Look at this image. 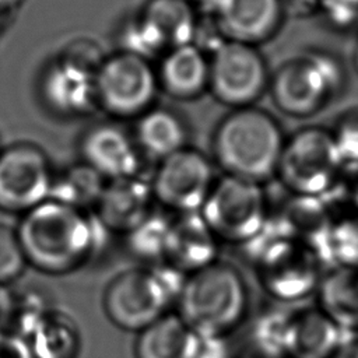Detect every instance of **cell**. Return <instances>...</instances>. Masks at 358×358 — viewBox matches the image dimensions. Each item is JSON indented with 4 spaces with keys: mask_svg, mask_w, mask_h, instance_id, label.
Wrapping results in <instances>:
<instances>
[{
    "mask_svg": "<svg viewBox=\"0 0 358 358\" xmlns=\"http://www.w3.org/2000/svg\"><path fill=\"white\" fill-rule=\"evenodd\" d=\"M83 162L105 180L138 175L140 148L134 137L115 123H98L87 129L80 141Z\"/></svg>",
    "mask_w": 358,
    "mask_h": 358,
    "instance_id": "13",
    "label": "cell"
},
{
    "mask_svg": "<svg viewBox=\"0 0 358 358\" xmlns=\"http://www.w3.org/2000/svg\"><path fill=\"white\" fill-rule=\"evenodd\" d=\"M159 87L173 98L193 99L208 90L210 57L194 43L168 50L157 71Z\"/></svg>",
    "mask_w": 358,
    "mask_h": 358,
    "instance_id": "19",
    "label": "cell"
},
{
    "mask_svg": "<svg viewBox=\"0 0 358 358\" xmlns=\"http://www.w3.org/2000/svg\"><path fill=\"white\" fill-rule=\"evenodd\" d=\"M354 66H355V70H357V73H358V45H357L355 55H354Z\"/></svg>",
    "mask_w": 358,
    "mask_h": 358,
    "instance_id": "35",
    "label": "cell"
},
{
    "mask_svg": "<svg viewBox=\"0 0 358 358\" xmlns=\"http://www.w3.org/2000/svg\"><path fill=\"white\" fill-rule=\"evenodd\" d=\"M17 312V291L0 285V331H13Z\"/></svg>",
    "mask_w": 358,
    "mask_h": 358,
    "instance_id": "30",
    "label": "cell"
},
{
    "mask_svg": "<svg viewBox=\"0 0 358 358\" xmlns=\"http://www.w3.org/2000/svg\"><path fill=\"white\" fill-rule=\"evenodd\" d=\"M186 275L165 263L126 268L102 292V309L117 329L138 333L171 312Z\"/></svg>",
    "mask_w": 358,
    "mask_h": 358,
    "instance_id": "4",
    "label": "cell"
},
{
    "mask_svg": "<svg viewBox=\"0 0 358 358\" xmlns=\"http://www.w3.org/2000/svg\"><path fill=\"white\" fill-rule=\"evenodd\" d=\"M326 287L327 316L343 323H358V316L352 303L358 306V277L354 274H338L329 280Z\"/></svg>",
    "mask_w": 358,
    "mask_h": 358,
    "instance_id": "26",
    "label": "cell"
},
{
    "mask_svg": "<svg viewBox=\"0 0 358 358\" xmlns=\"http://www.w3.org/2000/svg\"><path fill=\"white\" fill-rule=\"evenodd\" d=\"M134 134L138 148L159 161L186 148L189 138L183 119L166 108H151L138 116Z\"/></svg>",
    "mask_w": 358,
    "mask_h": 358,
    "instance_id": "20",
    "label": "cell"
},
{
    "mask_svg": "<svg viewBox=\"0 0 358 358\" xmlns=\"http://www.w3.org/2000/svg\"><path fill=\"white\" fill-rule=\"evenodd\" d=\"M94 43H74L42 71L39 92L45 105L62 116H83L96 102L95 73L103 57Z\"/></svg>",
    "mask_w": 358,
    "mask_h": 358,
    "instance_id": "6",
    "label": "cell"
},
{
    "mask_svg": "<svg viewBox=\"0 0 358 358\" xmlns=\"http://www.w3.org/2000/svg\"><path fill=\"white\" fill-rule=\"evenodd\" d=\"M186 1H189L190 4H200V6L206 7L207 11H210L217 0H186Z\"/></svg>",
    "mask_w": 358,
    "mask_h": 358,
    "instance_id": "33",
    "label": "cell"
},
{
    "mask_svg": "<svg viewBox=\"0 0 358 358\" xmlns=\"http://www.w3.org/2000/svg\"><path fill=\"white\" fill-rule=\"evenodd\" d=\"M343 162L358 159V117H351L333 134Z\"/></svg>",
    "mask_w": 358,
    "mask_h": 358,
    "instance_id": "28",
    "label": "cell"
},
{
    "mask_svg": "<svg viewBox=\"0 0 358 358\" xmlns=\"http://www.w3.org/2000/svg\"><path fill=\"white\" fill-rule=\"evenodd\" d=\"M140 15L166 50L194 41L199 18L193 4L186 0H148Z\"/></svg>",
    "mask_w": 358,
    "mask_h": 358,
    "instance_id": "22",
    "label": "cell"
},
{
    "mask_svg": "<svg viewBox=\"0 0 358 358\" xmlns=\"http://www.w3.org/2000/svg\"><path fill=\"white\" fill-rule=\"evenodd\" d=\"M53 171L46 152L29 141L0 150V210L25 214L50 197Z\"/></svg>",
    "mask_w": 358,
    "mask_h": 358,
    "instance_id": "10",
    "label": "cell"
},
{
    "mask_svg": "<svg viewBox=\"0 0 358 358\" xmlns=\"http://www.w3.org/2000/svg\"><path fill=\"white\" fill-rule=\"evenodd\" d=\"M341 81V70L331 57L308 55L281 64L268 85L280 110L305 117L323 108Z\"/></svg>",
    "mask_w": 358,
    "mask_h": 358,
    "instance_id": "7",
    "label": "cell"
},
{
    "mask_svg": "<svg viewBox=\"0 0 358 358\" xmlns=\"http://www.w3.org/2000/svg\"><path fill=\"white\" fill-rule=\"evenodd\" d=\"M337 3L343 4L344 7H351V8H358V0H336Z\"/></svg>",
    "mask_w": 358,
    "mask_h": 358,
    "instance_id": "34",
    "label": "cell"
},
{
    "mask_svg": "<svg viewBox=\"0 0 358 358\" xmlns=\"http://www.w3.org/2000/svg\"><path fill=\"white\" fill-rule=\"evenodd\" d=\"M27 266L15 227L0 222V285L18 280Z\"/></svg>",
    "mask_w": 358,
    "mask_h": 358,
    "instance_id": "27",
    "label": "cell"
},
{
    "mask_svg": "<svg viewBox=\"0 0 358 358\" xmlns=\"http://www.w3.org/2000/svg\"><path fill=\"white\" fill-rule=\"evenodd\" d=\"M215 183L211 161L186 147L164 159L151 179L154 200L175 214L200 213Z\"/></svg>",
    "mask_w": 358,
    "mask_h": 358,
    "instance_id": "12",
    "label": "cell"
},
{
    "mask_svg": "<svg viewBox=\"0 0 358 358\" xmlns=\"http://www.w3.org/2000/svg\"><path fill=\"white\" fill-rule=\"evenodd\" d=\"M22 1L24 0H0V14L7 15L8 13L18 8Z\"/></svg>",
    "mask_w": 358,
    "mask_h": 358,
    "instance_id": "32",
    "label": "cell"
},
{
    "mask_svg": "<svg viewBox=\"0 0 358 358\" xmlns=\"http://www.w3.org/2000/svg\"><path fill=\"white\" fill-rule=\"evenodd\" d=\"M0 150H1V147H0Z\"/></svg>",
    "mask_w": 358,
    "mask_h": 358,
    "instance_id": "37",
    "label": "cell"
},
{
    "mask_svg": "<svg viewBox=\"0 0 358 358\" xmlns=\"http://www.w3.org/2000/svg\"><path fill=\"white\" fill-rule=\"evenodd\" d=\"M200 214L218 241L245 245L268 220L262 183L224 175L215 180Z\"/></svg>",
    "mask_w": 358,
    "mask_h": 358,
    "instance_id": "5",
    "label": "cell"
},
{
    "mask_svg": "<svg viewBox=\"0 0 358 358\" xmlns=\"http://www.w3.org/2000/svg\"><path fill=\"white\" fill-rule=\"evenodd\" d=\"M343 164L333 133L308 127L285 138L277 175L289 190L313 194L333 183Z\"/></svg>",
    "mask_w": 358,
    "mask_h": 358,
    "instance_id": "9",
    "label": "cell"
},
{
    "mask_svg": "<svg viewBox=\"0 0 358 358\" xmlns=\"http://www.w3.org/2000/svg\"><path fill=\"white\" fill-rule=\"evenodd\" d=\"M203 338L176 312H168L137 333L134 358H199Z\"/></svg>",
    "mask_w": 358,
    "mask_h": 358,
    "instance_id": "18",
    "label": "cell"
},
{
    "mask_svg": "<svg viewBox=\"0 0 358 358\" xmlns=\"http://www.w3.org/2000/svg\"><path fill=\"white\" fill-rule=\"evenodd\" d=\"M4 14H0V32H1V28H3V22H4Z\"/></svg>",
    "mask_w": 358,
    "mask_h": 358,
    "instance_id": "36",
    "label": "cell"
},
{
    "mask_svg": "<svg viewBox=\"0 0 358 358\" xmlns=\"http://www.w3.org/2000/svg\"><path fill=\"white\" fill-rule=\"evenodd\" d=\"M256 264L262 287L277 299L301 298L312 285L313 270L288 243L277 241L260 249Z\"/></svg>",
    "mask_w": 358,
    "mask_h": 358,
    "instance_id": "17",
    "label": "cell"
},
{
    "mask_svg": "<svg viewBox=\"0 0 358 358\" xmlns=\"http://www.w3.org/2000/svg\"><path fill=\"white\" fill-rule=\"evenodd\" d=\"M210 13L227 41L256 46L277 32L282 6L281 0H217Z\"/></svg>",
    "mask_w": 358,
    "mask_h": 358,
    "instance_id": "14",
    "label": "cell"
},
{
    "mask_svg": "<svg viewBox=\"0 0 358 358\" xmlns=\"http://www.w3.org/2000/svg\"><path fill=\"white\" fill-rule=\"evenodd\" d=\"M0 358H35L28 341L13 333L0 331Z\"/></svg>",
    "mask_w": 358,
    "mask_h": 358,
    "instance_id": "29",
    "label": "cell"
},
{
    "mask_svg": "<svg viewBox=\"0 0 358 358\" xmlns=\"http://www.w3.org/2000/svg\"><path fill=\"white\" fill-rule=\"evenodd\" d=\"M106 182L98 172L81 161L57 175L55 173L49 199L87 211L90 207H95Z\"/></svg>",
    "mask_w": 358,
    "mask_h": 358,
    "instance_id": "24",
    "label": "cell"
},
{
    "mask_svg": "<svg viewBox=\"0 0 358 358\" xmlns=\"http://www.w3.org/2000/svg\"><path fill=\"white\" fill-rule=\"evenodd\" d=\"M337 345L336 326L326 313H301L288 323L285 351L292 358H323Z\"/></svg>",
    "mask_w": 358,
    "mask_h": 358,
    "instance_id": "23",
    "label": "cell"
},
{
    "mask_svg": "<svg viewBox=\"0 0 358 358\" xmlns=\"http://www.w3.org/2000/svg\"><path fill=\"white\" fill-rule=\"evenodd\" d=\"M35 358H77L81 333L74 317L49 308L25 338Z\"/></svg>",
    "mask_w": 358,
    "mask_h": 358,
    "instance_id": "21",
    "label": "cell"
},
{
    "mask_svg": "<svg viewBox=\"0 0 358 358\" xmlns=\"http://www.w3.org/2000/svg\"><path fill=\"white\" fill-rule=\"evenodd\" d=\"M208 90L234 109L252 106L268 87L264 57L256 46L225 41L210 56Z\"/></svg>",
    "mask_w": 358,
    "mask_h": 358,
    "instance_id": "11",
    "label": "cell"
},
{
    "mask_svg": "<svg viewBox=\"0 0 358 358\" xmlns=\"http://www.w3.org/2000/svg\"><path fill=\"white\" fill-rule=\"evenodd\" d=\"M15 231L28 266L64 275L94 256L105 228L88 211L48 199L22 214Z\"/></svg>",
    "mask_w": 358,
    "mask_h": 358,
    "instance_id": "1",
    "label": "cell"
},
{
    "mask_svg": "<svg viewBox=\"0 0 358 358\" xmlns=\"http://www.w3.org/2000/svg\"><path fill=\"white\" fill-rule=\"evenodd\" d=\"M284 144L278 122L256 106L234 109L213 136V152L225 175L257 183L277 175Z\"/></svg>",
    "mask_w": 358,
    "mask_h": 358,
    "instance_id": "3",
    "label": "cell"
},
{
    "mask_svg": "<svg viewBox=\"0 0 358 358\" xmlns=\"http://www.w3.org/2000/svg\"><path fill=\"white\" fill-rule=\"evenodd\" d=\"M218 242L200 213L176 214L171 220L162 263L189 275L218 260Z\"/></svg>",
    "mask_w": 358,
    "mask_h": 358,
    "instance_id": "15",
    "label": "cell"
},
{
    "mask_svg": "<svg viewBox=\"0 0 358 358\" xmlns=\"http://www.w3.org/2000/svg\"><path fill=\"white\" fill-rule=\"evenodd\" d=\"M331 355L333 358H358V338L338 344Z\"/></svg>",
    "mask_w": 358,
    "mask_h": 358,
    "instance_id": "31",
    "label": "cell"
},
{
    "mask_svg": "<svg viewBox=\"0 0 358 358\" xmlns=\"http://www.w3.org/2000/svg\"><path fill=\"white\" fill-rule=\"evenodd\" d=\"M158 87L150 60L124 50L106 56L95 73L96 102L116 117H138L151 109Z\"/></svg>",
    "mask_w": 358,
    "mask_h": 358,
    "instance_id": "8",
    "label": "cell"
},
{
    "mask_svg": "<svg viewBox=\"0 0 358 358\" xmlns=\"http://www.w3.org/2000/svg\"><path fill=\"white\" fill-rule=\"evenodd\" d=\"M171 220L164 214L151 211L137 227L124 235L130 253L144 262V266L164 262Z\"/></svg>",
    "mask_w": 358,
    "mask_h": 358,
    "instance_id": "25",
    "label": "cell"
},
{
    "mask_svg": "<svg viewBox=\"0 0 358 358\" xmlns=\"http://www.w3.org/2000/svg\"><path fill=\"white\" fill-rule=\"evenodd\" d=\"M248 305L242 273L218 259L186 275L175 312L201 338H224L242 323Z\"/></svg>",
    "mask_w": 358,
    "mask_h": 358,
    "instance_id": "2",
    "label": "cell"
},
{
    "mask_svg": "<svg viewBox=\"0 0 358 358\" xmlns=\"http://www.w3.org/2000/svg\"><path fill=\"white\" fill-rule=\"evenodd\" d=\"M152 200L151 180L138 175L108 180L94 207V217L105 231L126 235L152 211Z\"/></svg>",
    "mask_w": 358,
    "mask_h": 358,
    "instance_id": "16",
    "label": "cell"
}]
</instances>
